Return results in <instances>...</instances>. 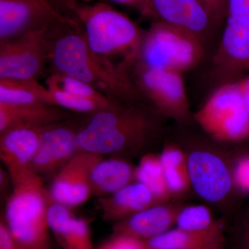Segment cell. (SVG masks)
Returning a JSON list of instances; mask_svg holds the SVG:
<instances>
[{"label":"cell","instance_id":"3","mask_svg":"<svg viewBox=\"0 0 249 249\" xmlns=\"http://www.w3.org/2000/svg\"><path fill=\"white\" fill-rule=\"evenodd\" d=\"M83 29L91 52L103 61L129 71L138 56L144 31L126 15L103 2L54 0Z\"/></svg>","mask_w":249,"mask_h":249},{"label":"cell","instance_id":"13","mask_svg":"<svg viewBox=\"0 0 249 249\" xmlns=\"http://www.w3.org/2000/svg\"><path fill=\"white\" fill-rule=\"evenodd\" d=\"M142 17L180 28L201 39L214 24L197 0H147Z\"/></svg>","mask_w":249,"mask_h":249},{"label":"cell","instance_id":"35","mask_svg":"<svg viewBox=\"0 0 249 249\" xmlns=\"http://www.w3.org/2000/svg\"><path fill=\"white\" fill-rule=\"evenodd\" d=\"M237 80H239V83H240L246 106H247L249 112V74L245 78H239Z\"/></svg>","mask_w":249,"mask_h":249},{"label":"cell","instance_id":"34","mask_svg":"<svg viewBox=\"0 0 249 249\" xmlns=\"http://www.w3.org/2000/svg\"><path fill=\"white\" fill-rule=\"evenodd\" d=\"M111 1L139 10L142 16L146 11L147 0H111Z\"/></svg>","mask_w":249,"mask_h":249},{"label":"cell","instance_id":"23","mask_svg":"<svg viewBox=\"0 0 249 249\" xmlns=\"http://www.w3.org/2000/svg\"><path fill=\"white\" fill-rule=\"evenodd\" d=\"M160 158L171 196L186 193L191 186L186 154L175 145H168L161 152Z\"/></svg>","mask_w":249,"mask_h":249},{"label":"cell","instance_id":"12","mask_svg":"<svg viewBox=\"0 0 249 249\" xmlns=\"http://www.w3.org/2000/svg\"><path fill=\"white\" fill-rule=\"evenodd\" d=\"M104 156L80 152L59 170L49 189L54 203L74 207L86 202L91 196V174Z\"/></svg>","mask_w":249,"mask_h":249},{"label":"cell","instance_id":"5","mask_svg":"<svg viewBox=\"0 0 249 249\" xmlns=\"http://www.w3.org/2000/svg\"><path fill=\"white\" fill-rule=\"evenodd\" d=\"M200 37L161 21L153 20L144 32L134 65L182 73L197 66L204 57Z\"/></svg>","mask_w":249,"mask_h":249},{"label":"cell","instance_id":"20","mask_svg":"<svg viewBox=\"0 0 249 249\" xmlns=\"http://www.w3.org/2000/svg\"><path fill=\"white\" fill-rule=\"evenodd\" d=\"M177 227L200 239L211 249H224V227L214 220L209 208L203 205L181 208L177 218Z\"/></svg>","mask_w":249,"mask_h":249},{"label":"cell","instance_id":"17","mask_svg":"<svg viewBox=\"0 0 249 249\" xmlns=\"http://www.w3.org/2000/svg\"><path fill=\"white\" fill-rule=\"evenodd\" d=\"M156 204L148 188L137 181L111 196L98 198V209L103 219L115 223Z\"/></svg>","mask_w":249,"mask_h":249},{"label":"cell","instance_id":"31","mask_svg":"<svg viewBox=\"0 0 249 249\" xmlns=\"http://www.w3.org/2000/svg\"><path fill=\"white\" fill-rule=\"evenodd\" d=\"M214 24H219L227 18V0H197Z\"/></svg>","mask_w":249,"mask_h":249},{"label":"cell","instance_id":"30","mask_svg":"<svg viewBox=\"0 0 249 249\" xmlns=\"http://www.w3.org/2000/svg\"><path fill=\"white\" fill-rule=\"evenodd\" d=\"M98 249H147L145 242L133 237L112 235Z\"/></svg>","mask_w":249,"mask_h":249},{"label":"cell","instance_id":"9","mask_svg":"<svg viewBox=\"0 0 249 249\" xmlns=\"http://www.w3.org/2000/svg\"><path fill=\"white\" fill-rule=\"evenodd\" d=\"M88 115L78 114L46 126L37 152L29 163V169L41 178L58 173L80 152L78 134Z\"/></svg>","mask_w":249,"mask_h":249},{"label":"cell","instance_id":"10","mask_svg":"<svg viewBox=\"0 0 249 249\" xmlns=\"http://www.w3.org/2000/svg\"><path fill=\"white\" fill-rule=\"evenodd\" d=\"M186 157L191 186L196 194L211 204L229 196L235 186L233 174L220 156L199 148L190 152Z\"/></svg>","mask_w":249,"mask_h":249},{"label":"cell","instance_id":"27","mask_svg":"<svg viewBox=\"0 0 249 249\" xmlns=\"http://www.w3.org/2000/svg\"><path fill=\"white\" fill-rule=\"evenodd\" d=\"M47 88L52 95L54 106L71 112L78 114H91L108 108L103 107L94 101L73 96L55 87L47 86Z\"/></svg>","mask_w":249,"mask_h":249},{"label":"cell","instance_id":"33","mask_svg":"<svg viewBox=\"0 0 249 249\" xmlns=\"http://www.w3.org/2000/svg\"><path fill=\"white\" fill-rule=\"evenodd\" d=\"M0 249H19L10 233L2 216L0 221Z\"/></svg>","mask_w":249,"mask_h":249},{"label":"cell","instance_id":"18","mask_svg":"<svg viewBox=\"0 0 249 249\" xmlns=\"http://www.w3.org/2000/svg\"><path fill=\"white\" fill-rule=\"evenodd\" d=\"M47 218L51 232L63 249H93L89 223L77 218L70 208L52 202Z\"/></svg>","mask_w":249,"mask_h":249},{"label":"cell","instance_id":"21","mask_svg":"<svg viewBox=\"0 0 249 249\" xmlns=\"http://www.w3.org/2000/svg\"><path fill=\"white\" fill-rule=\"evenodd\" d=\"M134 172L135 169L124 158L103 159L91 174V196L104 197L120 191L133 182Z\"/></svg>","mask_w":249,"mask_h":249},{"label":"cell","instance_id":"24","mask_svg":"<svg viewBox=\"0 0 249 249\" xmlns=\"http://www.w3.org/2000/svg\"><path fill=\"white\" fill-rule=\"evenodd\" d=\"M134 181L148 188L157 204H164L171 196L165 182L160 155L149 154L142 157L135 168Z\"/></svg>","mask_w":249,"mask_h":249},{"label":"cell","instance_id":"26","mask_svg":"<svg viewBox=\"0 0 249 249\" xmlns=\"http://www.w3.org/2000/svg\"><path fill=\"white\" fill-rule=\"evenodd\" d=\"M145 242L147 249H211L200 239L178 227Z\"/></svg>","mask_w":249,"mask_h":249},{"label":"cell","instance_id":"7","mask_svg":"<svg viewBox=\"0 0 249 249\" xmlns=\"http://www.w3.org/2000/svg\"><path fill=\"white\" fill-rule=\"evenodd\" d=\"M131 77L142 96L162 116L187 121L191 116L181 73L133 65Z\"/></svg>","mask_w":249,"mask_h":249},{"label":"cell","instance_id":"32","mask_svg":"<svg viewBox=\"0 0 249 249\" xmlns=\"http://www.w3.org/2000/svg\"><path fill=\"white\" fill-rule=\"evenodd\" d=\"M235 186L249 192V160H240L232 170Z\"/></svg>","mask_w":249,"mask_h":249},{"label":"cell","instance_id":"19","mask_svg":"<svg viewBox=\"0 0 249 249\" xmlns=\"http://www.w3.org/2000/svg\"><path fill=\"white\" fill-rule=\"evenodd\" d=\"M78 114L43 103L9 105L0 103V132L20 124L46 125L71 119Z\"/></svg>","mask_w":249,"mask_h":249},{"label":"cell","instance_id":"14","mask_svg":"<svg viewBox=\"0 0 249 249\" xmlns=\"http://www.w3.org/2000/svg\"><path fill=\"white\" fill-rule=\"evenodd\" d=\"M181 209L175 205H154L116 222L112 235L127 236L146 242L171 229L176 224Z\"/></svg>","mask_w":249,"mask_h":249},{"label":"cell","instance_id":"29","mask_svg":"<svg viewBox=\"0 0 249 249\" xmlns=\"http://www.w3.org/2000/svg\"><path fill=\"white\" fill-rule=\"evenodd\" d=\"M227 22L249 24V0H227Z\"/></svg>","mask_w":249,"mask_h":249},{"label":"cell","instance_id":"16","mask_svg":"<svg viewBox=\"0 0 249 249\" xmlns=\"http://www.w3.org/2000/svg\"><path fill=\"white\" fill-rule=\"evenodd\" d=\"M47 125L20 124L0 132V157L7 170L29 167Z\"/></svg>","mask_w":249,"mask_h":249},{"label":"cell","instance_id":"8","mask_svg":"<svg viewBox=\"0 0 249 249\" xmlns=\"http://www.w3.org/2000/svg\"><path fill=\"white\" fill-rule=\"evenodd\" d=\"M49 25L0 42V79L37 80L42 76L49 65Z\"/></svg>","mask_w":249,"mask_h":249},{"label":"cell","instance_id":"15","mask_svg":"<svg viewBox=\"0 0 249 249\" xmlns=\"http://www.w3.org/2000/svg\"><path fill=\"white\" fill-rule=\"evenodd\" d=\"M214 62L231 78L249 73V24L227 22Z\"/></svg>","mask_w":249,"mask_h":249},{"label":"cell","instance_id":"4","mask_svg":"<svg viewBox=\"0 0 249 249\" xmlns=\"http://www.w3.org/2000/svg\"><path fill=\"white\" fill-rule=\"evenodd\" d=\"M13 192L5 222L19 249H52L47 213L52 200L42 178L28 166L8 169Z\"/></svg>","mask_w":249,"mask_h":249},{"label":"cell","instance_id":"11","mask_svg":"<svg viewBox=\"0 0 249 249\" xmlns=\"http://www.w3.org/2000/svg\"><path fill=\"white\" fill-rule=\"evenodd\" d=\"M61 13L54 0H0V42L43 29Z\"/></svg>","mask_w":249,"mask_h":249},{"label":"cell","instance_id":"25","mask_svg":"<svg viewBox=\"0 0 249 249\" xmlns=\"http://www.w3.org/2000/svg\"><path fill=\"white\" fill-rule=\"evenodd\" d=\"M47 85L55 87L73 96L94 101L105 107H110L116 103H120L111 101L88 83L65 75L52 73L47 78Z\"/></svg>","mask_w":249,"mask_h":249},{"label":"cell","instance_id":"2","mask_svg":"<svg viewBox=\"0 0 249 249\" xmlns=\"http://www.w3.org/2000/svg\"><path fill=\"white\" fill-rule=\"evenodd\" d=\"M160 115L142 102L117 103L88 114L78 134L80 151L124 159L137 155L158 138Z\"/></svg>","mask_w":249,"mask_h":249},{"label":"cell","instance_id":"22","mask_svg":"<svg viewBox=\"0 0 249 249\" xmlns=\"http://www.w3.org/2000/svg\"><path fill=\"white\" fill-rule=\"evenodd\" d=\"M0 103L54 106L48 88L40 84L37 80L0 79Z\"/></svg>","mask_w":249,"mask_h":249},{"label":"cell","instance_id":"28","mask_svg":"<svg viewBox=\"0 0 249 249\" xmlns=\"http://www.w3.org/2000/svg\"><path fill=\"white\" fill-rule=\"evenodd\" d=\"M229 243L231 249H249V200L236 217Z\"/></svg>","mask_w":249,"mask_h":249},{"label":"cell","instance_id":"6","mask_svg":"<svg viewBox=\"0 0 249 249\" xmlns=\"http://www.w3.org/2000/svg\"><path fill=\"white\" fill-rule=\"evenodd\" d=\"M196 122L219 141L236 142L249 136V112L238 80L228 81L196 112Z\"/></svg>","mask_w":249,"mask_h":249},{"label":"cell","instance_id":"1","mask_svg":"<svg viewBox=\"0 0 249 249\" xmlns=\"http://www.w3.org/2000/svg\"><path fill=\"white\" fill-rule=\"evenodd\" d=\"M49 66L52 73L88 83L111 101L147 103L128 71L103 61L91 52L83 29L65 13L57 16L47 31Z\"/></svg>","mask_w":249,"mask_h":249}]
</instances>
